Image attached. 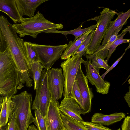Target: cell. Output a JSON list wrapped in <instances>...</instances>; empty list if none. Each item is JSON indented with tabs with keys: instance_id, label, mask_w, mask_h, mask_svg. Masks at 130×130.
<instances>
[{
	"instance_id": "74e56055",
	"label": "cell",
	"mask_w": 130,
	"mask_h": 130,
	"mask_svg": "<svg viewBox=\"0 0 130 130\" xmlns=\"http://www.w3.org/2000/svg\"><path fill=\"white\" fill-rule=\"evenodd\" d=\"M130 43H129V46H128L127 47V48H126L125 49V51L126 52V51L128 50V49H129L130 48Z\"/></svg>"
},
{
	"instance_id": "cb8c5ba5",
	"label": "cell",
	"mask_w": 130,
	"mask_h": 130,
	"mask_svg": "<svg viewBox=\"0 0 130 130\" xmlns=\"http://www.w3.org/2000/svg\"><path fill=\"white\" fill-rule=\"evenodd\" d=\"M127 32H125L123 34L121 33L118 35L116 39L112 44L109 49V54L106 60L107 61L110 57L113 52L116 50L117 47L119 45L125 43H130L129 39H123V37Z\"/></svg>"
},
{
	"instance_id": "4dcf8cb0",
	"label": "cell",
	"mask_w": 130,
	"mask_h": 130,
	"mask_svg": "<svg viewBox=\"0 0 130 130\" xmlns=\"http://www.w3.org/2000/svg\"><path fill=\"white\" fill-rule=\"evenodd\" d=\"M8 46L0 28V53L5 51Z\"/></svg>"
},
{
	"instance_id": "d590c367",
	"label": "cell",
	"mask_w": 130,
	"mask_h": 130,
	"mask_svg": "<svg viewBox=\"0 0 130 130\" xmlns=\"http://www.w3.org/2000/svg\"><path fill=\"white\" fill-rule=\"evenodd\" d=\"M130 31V26H128L126 28L123 30L121 33L122 34H123L125 32H127V31H129V33Z\"/></svg>"
},
{
	"instance_id": "8fae6325",
	"label": "cell",
	"mask_w": 130,
	"mask_h": 130,
	"mask_svg": "<svg viewBox=\"0 0 130 130\" xmlns=\"http://www.w3.org/2000/svg\"><path fill=\"white\" fill-rule=\"evenodd\" d=\"M59 104L52 98L44 117L46 130H65L59 109Z\"/></svg>"
},
{
	"instance_id": "5bb4252c",
	"label": "cell",
	"mask_w": 130,
	"mask_h": 130,
	"mask_svg": "<svg viewBox=\"0 0 130 130\" xmlns=\"http://www.w3.org/2000/svg\"><path fill=\"white\" fill-rule=\"evenodd\" d=\"M48 0H15L20 15L29 18L34 16L37 8L42 4Z\"/></svg>"
},
{
	"instance_id": "277c9868",
	"label": "cell",
	"mask_w": 130,
	"mask_h": 130,
	"mask_svg": "<svg viewBox=\"0 0 130 130\" xmlns=\"http://www.w3.org/2000/svg\"><path fill=\"white\" fill-rule=\"evenodd\" d=\"M32 95L26 91L11 97L12 111L15 115L18 130H27L33 122L34 117L31 112Z\"/></svg>"
},
{
	"instance_id": "ba28073f",
	"label": "cell",
	"mask_w": 130,
	"mask_h": 130,
	"mask_svg": "<svg viewBox=\"0 0 130 130\" xmlns=\"http://www.w3.org/2000/svg\"><path fill=\"white\" fill-rule=\"evenodd\" d=\"M35 90L36 95L31 109L38 110L44 117L51 99L48 85L47 71L45 69L42 70L38 87Z\"/></svg>"
},
{
	"instance_id": "484cf974",
	"label": "cell",
	"mask_w": 130,
	"mask_h": 130,
	"mask_svg": "<svg viewBox=\"0 0 130 130\" xmlns=\"http://www.w3.org/2000/svg\"><path fill=\"white\" fill-rule=\"evenodd\" d=\"M35 117L33 123L38 130H46L44 117L38 110H35Z\"/></svg>"
},
{
	"instance_id": "4fadbf2b",
	"label": "cell",
	"mask_w": 130,
	"mask_h": 130,
	"mask_svg": "<svg viewBox=\"0 0 130 130\" xmlns=\"http://www.w3.org/2000/svg\"><path fill=\"white\" fill-rule=\"evenodd\" d=\"M59 109L61 112L77 121H84L80 116L81 107L72 98H64L59 105Z\"/></svg>"
},
{
	"instance_id": "6da1fadb",
	"label": "cell",
	"mask_w": 130,
	"mask_h": 130,
	"mask_svg": "<svg viewBox=\"0 0 130 130\" xmlns=\"http://www.w3.org/2000/svg\"><path fill=\"white\" fill-rule=\"evenodd\" d=\"M0 28L10 50L15 68L19 71L26 70L29 62L23 39L17 35L15 29L3 15H0Z\"/></svg>"
},
{
	"instance_id": "44dd1931",
	"label": "cell",
	"mask_w": 130,
	"mask_h": 130,
	"mask_svg": "<svg viewBox=\"0 0 130 130\" xmlns=\"http://www.w3.org/2000/svg\"><path fill=\"white\" fill-rule=\"evenodd\" d=\"M65 130H88L81 122L77 121L60 112Z\"/></svg>"
},
{
	"instance_id": "7c38bea8",
	"label": "cell",
	"mask_w": 130,
	"mask_h": 130,
	"mask_svg": "<svg viewBox=\"0 0 130 130\" xmlns=\"http://www.w3.org/2000/svg\"><path fill=\"white\" fill-rule=\"evenodd\" d=\"M82 63L85 68L86 76L89 82L95 86L97 92L103 94L108 93L110 86V82L102 78L99 72L92 65L90 61L84 60Z\"/></svg>"
},
{
	"instance_id": "ffe728a7",
	"label": "cell",
	"mask_w": 130,
	"mask_h": 130,
	"mask_svg": "<svg viewBox=\"0 0 130 130\" xmlns=\"http://www.w3.org/2000/svg\"><path fill=\"white\" fill-rule=\"evenodd\" d=\"M82 22L79 26L77 28L74 29L66 31H60L56 29H53L44 32V33H59L62 34L65 36L66 37L67 35L71 34L74 35L75 39L74 41H75L82 35L90 30H94L96 27L97 24L94 25L86 28L82 29V25L83 24Z\"/></svg>"
},
{
	"instance_id": "f35d334b",
	"label": "cell",
	"mask_w": 130,
	"mask_h": 130,
	"mask_svg": "<svg viewBox=\"0 0 130 130\" xmlns=\"http://www.w3.org/2000/svg\"><path fill=\"white\" fill-rule=\"evenodd\" d=\"M0 130H3V128L0 127Z\"/></svg>"
},
{
	"instance_id": "e0dca14e",
	"label": "cell",
	"mask_w": 130,
	"mask_h": 130,
	"mask_svg": "<svg viewBox=\"0 0 130 130\" xmlns=\"http://www.w3.org/2000/svg\"><path fill=\"white\" fill-rule=\"evenodd\" d=\"M126 116L125 113L122 112H116L105 115L100 113H96L91 117V122L108 126L121 121Z\"/></svg>"
},
{
	"instance_id": "30bf717a",
	"label": "cell",
	"mask_w": 130,
	"mask_h": 130,
	"mask_svg": "<svg viewBox=\"0 0 130 130\" xmlns=\"http://www.w3.org/2000/svg\"><path fill=\"white\" fill-rule=\"evenodd\" d=\"M75 80L77 82L82 99L81 114L84 115L91 110L92 100L94 95L92 89L88 85V80L82 71L81 64L78 69Z\"/></svg>"
},
{
	"instance_id": "603a6c76",
	"label": "cell",
	"mask_w": 130,
	"mask_h": 130,
	"mask_svg": "<svg viewBox=\"0 0 130 130\" xmlns=\"http://www.w3.org/2000/svg\"><path fill=\"white\" fill-rule=\"evenodd\" d=\"M30 42L25 41L24 43L28 60L30 64L39 61L37 53Z\"/></svg>"
},
{
	"instance_id": "83f0119b",
	"label": "cell",
	"mask_w": 130,
	"mask_h": 130,
	"mask_svg": "<svg viewBox=\"0 0 130 130\" xmlns=\"http://www.w3.org/2000/svg\"><path fill=\"white\" fill-rule=\"evenodd\" d=\"M70 98H73L81 107L83 101L82 96L77 81L75 80L73 84Z\"/></svg>"
},
{
	"instance_id": "ab89813d",
	"label": "cell",
	"mask_w": 130,
	"mask_h": 130,
	"mask_svg": "<svg viewBox=\"0 0 130 130\" xmlns=\"http://www.w3.org/2000/svg\"><path fill=\"white\" fill-rule=\"evenodd\" d=\"M117 130H121V129L120 128H119Z\"/></svg>"
},
{
	"instance_id": "f1b7e54d",
	"label": "cell",
	"mask_w": 130,
	"mask_h": 130,
	"mask_svg": "<svg viewBox=\"0 0 130 130\" xmlns=\"http://www.w3.org/2000/svg\"><path fill=\"white\" fill-rule=\"evenodd\" d=\"M81 122L88 130H113L100 124L84 121Z\"/></svg>"
},
{
	"instance_id": "8992f818",
	"label": "cell",
	"mask_w": 130,
	"mask_h": 130,
	"mask_svg": "<svg viewBox=\"0 0 130 130\" xmlns=\"http://www.w3.org/2000/svg\"><path fill=\"white\" fill-rule=\"evenodd\" d=\"M83 60L82 57L77 54L61 63L60 66L63 70L64 81V98L70 97L78 69Z\"/></svg>"
},
{
	"instance_id": "60d3db41",
	"label": "cell",
	"mask_w": 130,
	"mask_h": 130,
	"mask_svg": "<svg viewBox=\"0 0 130 130\" xmlns=\"http://www.w3.org/2000/svg\"><path fill=\"white\" fill-rule=\"evenodd\" d=\"M1 107H0V110H1Z\"/></svg>"
},
{
	"instance_id": "9a60e30c",
	"label": "cell",
	"mask_w": 130,
	"mask_h": 130,
	"mask_svg": "<svg viewBox=\"0 0 130 130\" xmlns=\"http://www.w3.org/2000/svg\"><path fill=\"white\" fill-rule=\"evenodd\" d=\"M118 17L113 21H111L108 28L106 34L102 41L101 46L105 45L114 31L122 25L126 24L130 16V9L125 12L117 13Z\"/></svg>"
},
{
	"instance_id": "7402d4cb",
	"label": "cell",
	"mask_w": 130,
	"mask_h": 130,
	"mask_svg": "<svg viewBox=\"0 0 130 130\" xmlns=\"http://www.w3.org/2000/svg\"><path fill=\"white\" fill-rule=\"evenodd\" d=\"M30 66L34 81V88L35 90L38 87L44 67L39 61L32 63Z\"/></svg>"
},
{
	"instance_id": "d6986e66",
	"label": "cell",
	"mask_w": 130,
	"mask_h": 130,
	"mask_svg": "<svg viewBox=\"0 0 130 130\" xmlns=\"http://www.w3.org/2000/svg\"><path fill=\"white\" fill-rule=\"evenodd\" d=\"M12 112L11 97L4 98L0 111V128H3L7 124Z\"/></svg>"
},
{
	"instance_id": "836d02e7",
	"label": "cell",
	"mask_w": 130,
	"mask_h": 130,
	"mask_svg": "<svg viewBox=\"0 0 130 130\" xmlns=\"http://www.w3.org/2000/svg\"><path fill=\"white\" fill-rule=\"evenodd\" d=\"M130 86L129 87V91L127 92L124 96V98L127 103L129 107H130Z\"/></svg>"
},
{
	"instance_id": "3957f363",
	"label": "cell",
	"mask_w": 130,
	"mask_h": 130,
	"mask_svg": "<svg viewBox=\"0 0 130 130\" xmlns=\"http://www.w3.org/2000/svg\"><path fill=\"white\" fill-rule=\"evenodd\" d=\"M17 90L15 69L8 47L0 53V96L11 97Z\"/></svg>"
},
{
	"instance_id": "4316f807",
	"label": "cell",
	"mask_w": 130,
	"mask_h": 130,
	"mask_svg": "<svg viewBox=\"0 0 130 130\" xmlns=\"http://www.w3.org/2000/svg\"><path fill=\"white\" fill-rule=\"evenodd\" d=\"M94 30H93L87 37L76 51L75 55L78 54L82 57L83 56L85 55L86 51L90 43L91 39Z\"/></svg>"
},
{
	"instance_id": "5b68a950",
	"label": "cell",
	"mask_w": 130,
	"mask_h": 130,
	"mask_svg": "<svg viewBox=\"0 0 130 130\" xmlns=\"http://www.w3.org/2000/svg\"><path fill=\"white\" fill-rule=\"evenodd\" d=\"M117 13L114 10L105 8L100 12V15L89 20H95L97 22V26L94 31L85 54L92 55L101 45V43L106 34L110 22Z\"/></svg>"
},
{
	"instance_id": "e575fe53",
	"label": "cell",
	"mask_w": 130,
	"mask_h": 130,
	"mask_svg": "<svg viewBox=\"0 0 130 130\" xmlns=\"http://www.w3.org/2000/svg\"><path fill=\"white\" fill-rule=\"evenodd\" d=\"M27 130H38L36 126L32 124L29 125Z\"/></svg>"
},
{
	"instance_id": "1f68e13d",
	"label": "cell",
	"mask_w": 130,
	"mask_h": 130,
	"mask_svg": "<svg viewBox=\"0 0 130 130\" xmlns=\"http://www.w3.org/2000/svg\"><path fill=\"white\" fill-rule=\"evenodd\" d=\"M121 126V130H130V117H125Z\"/></svg>"
},
{
	"instance_id": "52a82bcc",
	"label": "cell",
	"mask_w": 130,
	"mask_h": 130,
	"mask_svg": "<svg viewBox=\"0 0 130 130\" xmlns=\"http://www.w3.org/2000/svg\"><path fill=\"white\" fill-rule=\"evenodd\" d=\"M38 55L39 61L47 71L61 58L67 44L58 45H44L31 43Z\"/></svg>"
},
{
	"instance_id": "ac0fdd59",
	"label": "cell",
	"mask_w": 130,
	"mask_h": 130,
	"mask_svg": "<svg viewBox=\"0 0 130 130\" xmlns=\"http://www.w3.org/2000/svg\"><path fill=\"white\" fill-rule=\"evenodd\" d=\"M90 30L86 32L75 41H69L65 50L62 53L61 59L62 60H66L68 58L75 55L78 48L85 39L88 36L93 30Z\"/></svg>"
},
{
	"instance_id": "d6a6232c",
	"label": "cell",
	"mask_w": 130,
	"mask_h": 130,
	"mask_svg": "<svg viewBox=\"0 0 130 130\" xmlns=\"http://www.w3.org/2000/svg\"><path fill=\"white\" fill-rule=\"evenodd\" d=\"M125 52H126L125 51L122 55L110 67L109 69L101 76V77L103 79H104L105 76L106 74L117 65L124 55Z\"/></svg>"
},
{
	"instance_id": "d4e9b609",
	"label": "cell",
	"mask_w": 130,
	"mask_h": 130,
	"mask_svg": "<svg viewBox=\"0 0 130 130\" xmlns=\"http://www.w3.org/2000/svg\"><path fill=\"white\" fill-rule=\"evenodd\" d=\"M91 61L92 65L98 72H99V71L100 68H103L107 70L110 67L107 64V61L104 60L96 55L93 56L91 58Z\"/></svg>"
},
{
	"instance_id": "9c48e42d",
	"label": "cell",
	"mask_w": 130,
	"mask_h": 130,
	"mask_svg": "<svg viewBox=\"0 0 130 130\" xmlns=\"http://www.w3.org/2000/svg\"><path fill=\"white\" fill-rule=\"evenodd\" d=\"M47 82L51 98L56 102L61 98L64 87V78L61 68H53L47 71Z\"/></svg>"
},
{
	"instance_id": "8d00e7d4",
	"label": "cell",
	"mask_w": 130,
	"mask_h": 130,
	"mask_svg": "<svg viewBox=\"0 0 130 130\" xmlns=\"http://www.w3.org/2000/svg\"><path fill=\"white\" fill-rule=\"evenodd\" d=\"M4 98L0 96V107L2 106Z\"/></svg>"
},
{
	"instance_id": "7a4b0ae2",
	"label": "cell",
	"mask_w": 130,
	"mask_h": 130,
	"mask_svg": "<svg viewBox=\"0 0 130 130\" xmlns=\"http://www.w3.org/2000/svg\"><path fill=\"white\" fill-rule=\"evenodd\" d=\"M23 22L14 23L12 26L20 38L26 35L36 38L39 33L53 29H62L63 27L61 23L56 24L46 19L43 15L38 11L34 16L23 18Z\"/></svg>"
},
{
	"instance_id": "f546056e",
	"label": "cell",
	"mask_w": 130,
	"mask_h": 130,
	"mask_svg": "<svg viewBox=\"0 0 130 130\" xmlns=\"http://www.w3.org/2000/svg\"><path fill=\"white\" fill-rule=\"evenodd\" d=\"M12 112L7 124L6 130H18L15 122V113L14 112Z\"/></svg>"
},
{
	"instance_id": "2e32d148",
	"label": "cell",
	"mask_w": 130,
	"mask_h": 130,
	"mask_svg": "<svg viewBox=\"0 0 130 130\" xmlns=\"http://www.w3.org/2000/svg\"><path fill=\"white\" fill-rule=\"evenodd\" d=\"M0 11L7 14L15 23L23 22L20 15L15 0H0Z\"/></svg>"
}]
</instances>
